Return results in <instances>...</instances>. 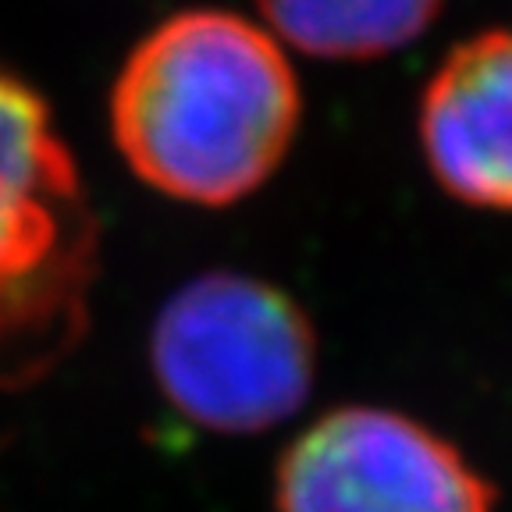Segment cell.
Instances as JSON below:
<instances>
[{
    "mask_svg": "<svg viewBox=\"0 0 512 512\" xmlns=\"http://www.w3.org/2000/svg\"><path fill=\"white\" fill-rule=\"evenodd\" d=\"M299 82L271 32L235 11H182L143 36L111 96L128 168L171 200L228 207L278 171Z\"/></svg>",
    "mask_w": 512,
    "mask_h": 512,
    "instance_id": "cell-1",
    "label": "cell"
},
{
    "mask_svg": "<svg viewBox=\"0 0 512 512\" xmlns=\"http://www.w3.org/2000/svg\"><path fill=\"white\" fill-rule=\"evenodd\" d=\"M96 264V224L40 93L0 64V388L75 342Z\"/></svg>",
    "mask_w": 512,
    "mask_h": 512,
    "instance_id": "cell-2",
    "label": "cell"
},
{
    "mask_svg": "<svg viewBox=\"0 0 512 512\" xmlns=\"http://www.w3.org/2000/svg\"><path fill=\"white\" fill-rule=\"evenodd\" d=\"M160 392L189 424L260 434L303 409L317 342L296 299L260 278L210 271L185 281L150 331Z\"/></svg>",
    "mask_w": 512,
    "mask_h": 512,
    "instance_id": "cell-3",
    "label": "cell"
},
{
    "mask_svg": "<svg viewBox=\"0 0 512 512\" xmlns=\"http://www.w3.org/2000/svg\"><path fill=\"white\" fill-rule=\"evenodd\" d=\"M274 512H495V488L413 416L345 406L288 445Z\"/></svg>",
    "mask_w": 512,
    "mask_h": 512,
    "instance_id": "cell-4",
    "label": "cell"
},
{
    "mask_svg": "<svg viewBox=\"0 0 512 512\" xmlns=\"http://www.w3.org/2000/svg\"><path fill=\"white\" fill-rule=\"evenodd\" d=\"M420 143L448 196L512 210V32H480L441 61L420 100Z\"/></svg>",
    "mask_w": 512,
    "mask_h": 512,
    "instance_id": "cell-5",
    "label": "cell"
},
{
    "mask_svg": "<svg viewBox=\"0 0 512 512\" xmlns=\"http://www.w3.org/2000/svg\"><path fill=\"white\" fill-rule=\"evenodd\" d=\"M281 40L328 61H367L413 43L441 0H256Z\"/></svg>",
    "mask_w": 512,
    "mask_h": 512,
    "instance_id": "cell-6",
    "label": "cell"
}]
</instances>
